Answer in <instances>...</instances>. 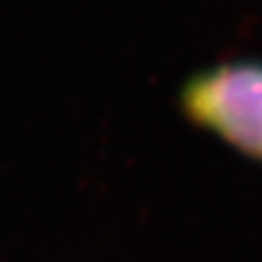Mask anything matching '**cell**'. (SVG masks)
Masks as SVG:
<instances>
[{
    "instance_id": "6da1fadb",
    "label": "cell",
    "mask_w": 262,
    "mask_h": 262,
    "mask_svg": "<svg viewBox=\"0 0 262 262\" xmlns=\"http://www.w3.org/2000/svg\"><path fill=\"white\" fill-rule=\"evenodd\" d=\"M182 101L196 125L262 160V63H225L201 72L188 81Z\"/></svg>"
}]
</instances>
